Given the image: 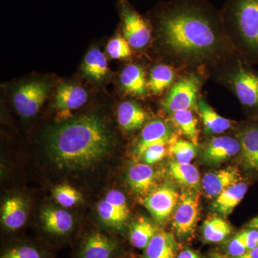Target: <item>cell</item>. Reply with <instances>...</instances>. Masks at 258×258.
<instances>
[{
  "label": "cell",
  "instance_id": "obj_34",
  "mask_svg": "<svg viewBox=\"0 0 258 258\" xmlns=\"http://www.w3.org/2000/svg\"><path fill=\"white\" fill-rule=\"evenodd\" d=\"M1 258H42L40 251L32 246L13 247L5 252Z\"/></svg>",
  "mask_w": 258,
  "mask_h": 258
},
{
  "label": "cell",
  "instance_id": "obj_23",
  "mask_svg": "<svg viewBox=\"0 0 258 258\" xmlns=\"http://www.w3.org/2000/svg\"><path fill=\"white\" fill-rule=\"evenodd\" d=\"M155 171L147 164H134L129 169L127 181L131 189L138 195L149 193L155 183Z\"/></svg>",
  "mask_w": 258,
  "mask_h": 258
},
{
  "label": "cell",
  "instance_id": "obj_33",
  "mask_svg": "<svg viewBox=\"0 0 258 258\" xmlns=\"http://www.w3.org/2000/svg\"><path fill=\"white\" fill-rule=\"evenodd\" d=\"M107 52L113 59H125L132 55V47L125 37H115L107 45Z\"/></svg>",
  "mask_w": 258,
  "mask_h": 258
},
{
  "label": "cell",
  "instance_id": "obj_39",
  "mask_svg": "<svg viewBox=\"0 0 258 258\" xmlns=\"http://www.w3.org/2000/svg\"><path fill=\"white\" fill-rule=\"evenodd\" d=\"M176 258H203L200 254L197 253V252H194L193 250H191L189 249H185L184 250L181 251V252Z\"/></svg>",
  "mask_w": 258,
  "mask_h": 258
},
{
  "label": "cell",
  "instance_id": "obj_42",
  "mask_svg": "<svg viewBox=\"0 0 258 258\" xmlns=\"http://www.w3.org/2000/svg\"><path fill=\"white\" fill-rule=\"evenodd\" d=\"M212 258H230L227 256L224 255V254L219 253H214L212 255Z\"/></svg>",
  "mask_w": 258,
  "mask_h": 258
},
{
  "label": "cell",
  "instance_id": "obj_35",
  "mask_svg": "<svg viewBox=\"0 0 258 258\" xmlns=\"http://www.w3.org/2000/svg\"><path fill=\"white\" fill-rule=\"evenodd\" d=\"M166 145L157 144L149 147L145 151L142 155V159L147 164H153L162 160L166 157Z\"/></svg>",
  "mask_w": 258,
  "mask_h": 258
},
{
  "label": "cell",
  "instance_id": "obj_41",
  "mask_svg": "<svg viewBox=\"0 0 258 258\" xmlns=\"http://www.w3.org/2000/svg\"><path fill=\"white\" fill-rule=\"evenodd\" d=\"M249 228L255 229L258 230V217H254L248 224Z\"/></svg>",
  "mask_w": 258,
  "mask_h": 258
},
{
  "label": "cell",
  "instance_id": "obj_25",
  "mask_svg": "<svg viewBox=\"0 0 258 258\" xmlns=\"http://www.w3.org/2000/svg\"><path fill=\"white\" fill-rule=\"evenodd\" d=\"M171 124L175 126L189 141L198 146V119L195 112L191 110H182L169 115Z\"/></svg>",
  "mask_w": 258,
  "mask_h": 258
},
{
  "label": "cell",
  "instance_id": "obj_22",
  "mask_svg": "<svg viewBox=\"0 0 258 258\" xmlns=\"http://www.w3.org/2000/svg\"><path fill=\"white\" fill-rule=\"evenodd\" d=\"M179 244L171 232L160 231L153 237L144 252V258H176Z\"/></svg>",
  "mask_w": 258,
  "mask_h": 258
},
{
  "label": "cell",
  "instance_id": "obj_10",
  "mask_svg": "<svg viewBox=\"0 0 258 258\" xmlns=\"http://www.w3.org/2000/svg\"><path fill=\"white\" fill-rule=\"evenodd\" d=\"M179 201L175 189L164 185L149 194L144 200V206L157 221L164 222L169 218Z\"/></svg>",
  "mask_w": 258,
  "mask_h": 258
},
{
  "label": "cell",
  "instance_id": "obj_36",
  "mask_svg": "<svg viewBox=\"0 0 258 258\" xmlns=\"http://www.w3.org/2000/svg\"><path fill=\"white\" fill-rule=\"evenodd\" d=\"M104 200L128 216L129 210L126 198L121 191L115 189L111 190L107 194Z\"/></svg>",
  "mask_w": 258,
  "mask_h": 258
},
{
  "label": "cell",
  "instance_id": "obj_37",
  "mask_svg": "<svg viewBox=\"0 0 258 258\" xmlns=\"http://www.w3.org/2000/svg\"><path fill=\"white\" fill-rule=\"evenodd\" d=\"M247 249L240 233L231 239L227 244V252L232 258H237L247 252Z\"/></svg>",
  "mask_w": 258,
  "mask_h": 258
},
{
  "label": "cell",
  "instance_id": "obj_24",
  "mask_svg": "<svg viewBox=\"0 0 258 258\" xmlns=\"http://www.w3.org/2000/svg\"><path fill=\"white\" fill-rule=\"evenodd\" d=\"M247 189V184L242 181L232 185L217 197L213 204L214 210L221 216H228L244 198Z\"/></svg>",
  "mask_w": 258,
  "mask_h": 258
},
{
  "label": "cell",
  "instance_id": "obj_32",
  "mask_svg": "<svg viewBox=\"0 0 258 258\" xmlns=\"http://www.w3.org/2000/svg\"><path fill=\"white\" fill-rule=\"evenodd\" d=\"M52 195L59 205L64 208H73L82 201L79 190L69 184H61L52 190Z\"/></svg>",
  "mask_w": 258,
  "mask_h": 258
},
{
  "label": "cell",
  "instance_id": "obj_9",
  "mask_svg": "<svg viewBox=\"0 0 258 258\" xmlns=\"http://www.w3.org/2000/svg\"><path fill=\"white\" fill-rule=\"evenodd\" d=\"M177 135L173 125L161 118H154L144 127L138 142L134 149L136 157L142 158L149 147L157 144L167 145L174 143Z\"/></svg>",
  "mask_w": 258,
  "mask_h": 258
},
{
  "label": "cell",
  "instance_id": "obj_30",
  "mask_svg": "<svg viewBox=\"0 0 258 258\" xmlns=\"http://www.w3.org/2000/svg\"><path fill=\"white\" fill-rule=\"evenodd\" d=\"M97 211L102 220L112 227H120L123 225L128 218L125 215L114 206L107 202L106 200H101L97 205Z\"/></svg>",
  "mask_w": 258,
  "mask_h": 258
},
{
  "label": "cell",
  "instance_id": "obj_26",
  "mask_svg": "<svg viewBox=\"0 0 258 258\" xmlns=\"http://www.w3.org/2000/svg\"><path fill=\"white\" fill-rule=\"evenodd\" d=\"M158 232L159 230L154 224L144 217H140L131 226V243L136 248L145 249Z\"/></svg>",
  "mask_w": 258,
  "mask_h": 258
},
{
  "label": "cell",
  "instance_id": "obj_21",
  "mask_svg": "<svg viewBox=\"0 0 258 258\" xmlns=\"http://www.w3.org/2000/svg\"><path fill=\"white\" fill-rule=\"evenodd\" d=\"M147 118V112L136 102L123 101L118 107V124L125 132L139 130L143 126Z\"/></svg>",
  "mask_w": 258,
  "mask_h": 258
},
{
  "label": "cell",
  "instance_id": "obj_13",
  "mask_svg": "<svg viewBox=\"0 0 258 258\" xmlns=\"http://www.w3.org/2000/svg\"><path fill=\"white\" fill-rule=\"evenodd\" d=\"M241 144V159L246 169L258 171V123L244 125L236 136Z\"/></svg>",
  "mask_w": 258,
  "mask_h": 258
},
{
  "label": "cell",
  "instance_id": "obj_15",
  "mask_svg": "<svg viewBox=\"0 0 258 258\" xmlns=\"http://www.w3.org/2000/svg\"><path fill=\"white\" fill-rule=\"evenodd\" d=\"M183 72L167 63L156 64L151 69L148 79L149 93L159 96L170 88Z\"/></svg>",
  "mask_w": 258,
  "mask_h": 258
},
{
  "label": "cell",
  "instance_id": "obj_17",
  "mask_svg": "<svg viewBox=\"0 0 258 258\" xmlns=\"http://www.w3.org/2000/svg\"><path fill=\"white\" fill-rule=\"evenodd\" d=\"M198 106L204 131L208 135L223 134L235 126V122L219 115L201 95L198 98Z\"/></svg>",
  "mask_w": 258,
  "mask_h": 258
},
{
  "label": "cell",
  "instance_id": "obj_29",
  "mask_svg": "<svg viewBox=\"0 0 258 258\" xmlns=\"http://www.w3.org/2000/svg\"><path fill=\"white\" fill-rule=\"evenodd\" d=\"M232 228L222 217L214 215L204 222L202 232L206 242L217 243L225 240L232 233Z\"/></svg>",
  "mask_w": 258,
  "mask_h": 258
},
{
  "label": "cell",
  "instance_id": "obj_1",
  "mask_svg": "<svg viewBox=\"0 0 258 258\" xmlns=\"http://www.w3.org/2000/svg\"><path fill=\"white\" fill-rule=\"evenodd\" d=\"M147 19L166 63L181 72L207 75L237 55L224 29L220 10L207 0H169Z\"/></svg>",
  "mask_w": 258,
  "mask_h": 258
},
{
  "label": "cell",
  "instance_id": "obj_5",
  "mask_svg": "<svg viewBox=\"0 0 258 258\" xmlns=\"http://www.w3.org/2000/svg\"><path fill=\"white\" fill-rule=\"evenodd\" d=\"M207 79L208 76L202 71L183 72L160 101L161 109L169 115L182 110L199 113L198 98Z\"/></svg>",
  "mask_w": 258,
  "mask_h": 258
},
{
  "label": "cell",
  "instance_id": "obj_40",
  "mask_svg": "<svg viewBox=\"0 0 258 258\" xmlns=\"http://www.w3.org/2000/svg\"><path fill=\"white\" fill-rule=\"evenodd\" d=\"M237 258H258V246L252 249H249L245 253Z\"/></svg>",
  "mask_w": 258,
  "mask_h": 258
},
{
  "label": "cell",
  "instance_id": "obj_20",
  "mask_svg": "<svg viewBox=\"0 0 258 258\" xmlns=\"http://www.w3.org/2000/svg\"><path fill=\"white\" fill-rule=\"evenodd\" d=\"M28 219L26 205L23 198L12 197L5 202L2 208V222L9 230L21 228Z\"/></svg>",
  "mask_w": 258,
  "mask_h": 258
},
{
  "label": "cell",
  "instance_id": "obj_14",
  "mask_svg": "<svg viewBox=\"0 0 258 258\" xmlns=\"http://www.w3.org/2000/svg\"><path fill=\"white\" fill-rule=\"evenodd\" d=\"M118 243L101 232H93L85 239L79 258H114L118 252Z\"/></svg>",
  "mask_w": 258,
  "mask_h": 258
},
{
  "label": "cell",
  "instance_id": "obj_28",
  "mask_svg": "<svg viewBox=\"0 0 258 258\" xmlns=\"http://www.w3.org/2000/svg\"><path fill=\"white\" fill-rule=\"evenodd\" d=\"M170 172L178 183L190 189L198 190L202 185L200 172L192 164L171 161Z\"/></svg>",
  "mask_w": 258,
  "mask_h": 258
},
{
  "label": "cell",
  "instance_id": "obj_12",
  "mask_svg": "<svg viewBox=\"0 0 258 258\" xmlns=\"http://www.w3.org/2000/svg\"><path fill=\"white\" fill-rule=\"evenodd\" d=\"M241 178L237 169L226 168L205 174L202 179V187L209 198H217L225 190L241 181Z\"/></svg>",
  "mask_w": 258,
  "mask_h": 258
},
{
  "label": "cell",
  "instance_id": "obj_11",
  "mask_svg": "<svg viewBox=\"0 0 258 258\" xmlns=\"http://www.w3.org/2000/svg\"><path fill=\"white\" fill-rule=\"evenodd\" d=\"M241 144L237 137L220 136L210 139L204 146L203 159L211 165H217L240 153Z\"/></svg>",
  "mask_w": 258,
  "mask_h": 258
},
{
  "label": "cell",
  "instance_id": "obj_16",
  "mask_svg": "<svg viewBox=\"0 0 258 258\" xmlns=\"http://www.w3.org/2000/svg\"><path fill=\"white\" fill-rule=\"evenodd\" d=\"M120 81L123 91L128 94L141 98L149 96L148 80L142 66L137 64L125 66L120 74Z\"/></svg>",
  "mask_w": 258,
  "mask_h": 258
},
{
  "label": "cell",
  "instance_id": "obj_38",
  "mask_svg": "<svg viewBox=\"0 0 258 258\" xmlns=\"http://www.w3.org/2000/svg\"><path fill=\"white\" fill-rule=\"evenodd\" d=\"M243 239L244 244L247 250L252 249L258 246V230L255 229L249 228V230H244L240 232Z\"/></svg>",
  "mask_w": 258,
  "mask_h": 258
},
{
  "label": "cell",
  "instance_id": "obj_2",
  "mask_svg": "<svg viewBox=\"0 0 258 258\" xmlns=\"http://www.w3.org/2000/svg\"><path fill=\"white\" fill-rule=\"evenodd\" d=\"M111 135L96 115H82L50 131L47 150L62 169L83 170L96 165L109 152Z\"/></svg>",
  "mask_w": 258,
  "mask_h": 258
},
{
  "label": "cell",
  "instance_id": "obj_8",
  "mask_svg": "<svg viewBox=\"0 0 258 258\" xmlns=\"http://www.w3.org/2000/svg\"><path fill=\"white\" fill-rule=\"evenodd\" d=\"M199 216V196L197 190L185 191L173 217L172 225L180 238H187L193 233Z\"/></svg>",
  "mask_w": 258,
  "mask_h": 258
},
{
  "label": "cell",
  "instance_id": "obj_18",
  "mask_svg": "<svg viewBox=\"0 0 258 258\" xmlns=\"http://www.w3.org/2000/svg\"><path fill=\"white\" fill-rule=\"evenodd\" d=\"M87 91L74 84L64 83L60 85L55 96V107L61 113H69L78 109L87 101Z\"/></svg>",
  "mask_w": 258,
  "mask_h": 258
},
{
  "label": "cell",
  "instance_id": "obj_27",
  "mask_svg": "<svg viewBox=\"0 0 258 258\" xmlns=\"http://www.w3.org/2000/svg\"><path fill=\"white\" fill-rule=\"evenodd\" d=\"M83 72L91 79L100 81L108 74V67L104 54L97 48L88 52L83 64Z\"/></svg>",
  "mask_w": 258,
  "mask_h": 258
},
{
  "label": "cell",
  "instance_id": "obj_3",
  "mask_svg": "<svg viewBox=\"0 0 258 258\" xmlns=\"http://www.w3.org/2000/svg\"><path fill=\"white\" fill-rule=\"evenodd\" d=\"M220 12L237 55L249 66L258 64V0H225Z\"/></svg>",
  "mask_w": 258,
  "mask_h": 258
},
{
  "label": "cell",
  "instance_id": "obj_4",
  "mask_svg": "<svg viewBox=\"0 0 258 258\" xmlns=\"http://www.w3.org/2000/svg\"><path fill=\"white\" fill-rule=\"evenodd\" d=\"M207 76L228 89L244 108L258 113V72L238 55L214 66Z\"/></svg>",
  "mask_w": 258,
  "mask_h": 258
},
{
  "label": "cell",
  "instance_id": "obj_6",
  "mask_svg": "<svg viewBox=\"0 0 258 258\" xmlns=\"http://www.w3.org/2000/svg\"><path fill=\"white\" fill-rule=\"evenodd\" d=\"M119 10L125 40L136 50L147 47L152 38V27L149 20L139 14L128 0H120Z\"/></svg>",
  "mask_w": 258,
  "mask_h": 258
},
{
  "label": "cell",
  "instance_id": "obj_7",
  "mask_svg": "<svg viewBox=\"0 0 258 258\" xmlns=\"http://www.w3.org/2000/svg\"><path fill=\"white\" fill-rule=\"evenodd\" d=\"M49 86L42 81H32L19 87L13 96L16 111L23 118L36 114L46 99Z\"/></svg>",
  "mask_w": 258,
  "mask_h": 258
},
{
  "label": "cell",
  "instance_id": "obj_19",
  "mask_svg": "<svg viewBox=\"0 0 258 258\" xmlns=\"http://www.w3.org/2000/svg\"><path fill=\"white\" fill-rule=\"evenodd\" d=\"M41 220L45 230L56 235H66L74 225L72 215L62 209L45 208L42 210Z\"/></svg>",
  "mask_w": 258,
  "mask_h": 258
},
{
  "label": "cell",
  "instance_id": "obj_31",
  "mask_svg": "<svg viewBox=\"0 0 258 258\" xmlns=\"http://www.w3.org/2000/svg\"><path fill=\"white\" fill-rule=\"evenodd\" d=\"M197 147L190 141L179 139L169 145V152L177 162L190 164L196 157Z\"/></svg>",
  "mask_w": 258,
  "mask_h": 258
}]
</instances>
